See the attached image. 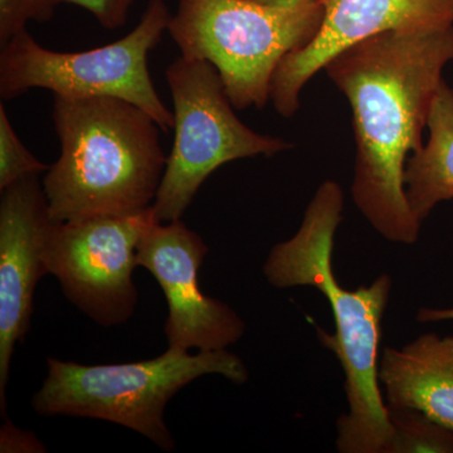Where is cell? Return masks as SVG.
<instances>
[{"label": "cell", "mask_w": 453, "mask_h": 453, "mask_svg": "<svg viewBox=\"0 0 453 453\" xmlns=\"http://www.w3.org/2000/svg\"><path fill=\"white\" fill-rule=\"evenodd\" d=\"M449 61L453 27L381 33L342 50L324 68L353 111V201L393 243H416L421 234L405 195V166L423 146Z\"/></svg>", "instance_id": "1"}, {"label": "cell", "mask_w": 453, "mask_h": 453, "mask_svg": "<svg viewBox=\"0 0 453 453\" xmlns=\"http://www.w3.org/2000/svg\"><path fill=\"white\" fill-rule=\"evenodd\" d=\"M342 211V187L324 181L310 201L299 231L268 253L264 275L280 290L311 286L329 301L335 334L318 327V335L342 366L348 401V412L338 419L336 449L342 453H387L395 428L380 389V347L392 279L380 275L354 290L340 285L333 252Z\"/></svg>", "instance_id": "2"}, {"label": "cell", "mask_w": 453, "mask_h": 453, "mask_svg": "<svg viewBox=\"0 0 453 453\" xmlns=\"http://www.w3.org/2000/svg\"><path fill=\"white\" fill-rule=\"evenodd\" d=\"M52 119L61 154L42 186L53 222L127 216L153 205L168 157L149 113L119 97L55 95Z\"/></svg>", "instance_id": "3"}, {"label": "cell", "mask_w": 453, "mask_h": 453, "mask_svg": "<svg viewBox=\"0 0 453 453\" xmlns=\"http://www.w3.org/2000/svg\"><path fill=\"white\" fill-rule=\"evenodd\" d=\"M47 377L33 395L41 416L103 419L133 429L163 451L175 441L164 421L170 399L203 375L219 374L235 384L249 380V369L228 350L168 349L163 356L124 365H82L49 357Z\"/></svg>", "instance_id": "4"}, {"label": "cell", "mask_w": 453, "mask_h": 453, "mask_svg": "<svg viewBox=\"0 0 453 453\" xmlns=\"http://www.w3.org/2000/svg\"><path fill=\"white\" fill-rule=\"evenodd\" d=\"M320 0L271 7L251 0H179L168 33L181 55L210 62L234 109L271 101L277 67L314 37L323 22Z\"/></svg>", "instance_id": "5"}, {"label": "cell", "mask_w": 453, "mask_h": 453, "mask_svg": "<svg viewBox=\"0 0 453 453\" xmlns=\"http://www.w3.org/2000/svg\"><path fill=\"white\" fill-rule=\"evenodd\" d=\"M172 16L166 0H149L129 35L83 52L44 49L25 29L0 46V97L13 100L33 88L65 97H119L144 110L163 131L173 129L174 115L155 88L148 59Z\"/></svg>", "instance_id": "6"}, {"label": "cell", "mask_w": 453, "mask_h": 453, "mask_svg": "<svg viewBox=\"0 0 453 453\" xmlns=\"http://www.w3.org/2000/svg\"><path fill=\"white\" fill-rule=\"evenodd\" d=\"M165 79L174 107V142L153 203L159 222L180 219L202 184L225 164L273 157L294 146L246 127L210 62L180 56L166 68Z\"/></svg>", "instance_id": "7"}, {"label": "cell", "mask_w": 453, "mask_h": 453, "mask_svg": "<svg viewBox=\"0 0 453 453\" xmlns=\"http://www.w3.org/2000/svg\"><path fill=\"white\" fill-rule=\"evenodd\" d=\"M157 220L151 205L127 216L53 222L46 246L49 275L56 276L65 297L95 323H127L138 305L133 273L139 242Z\"/></svg>", "instance_id": "8"}, {"label": "cell", "mask_w": 453, "mask_h": 453, "mask_svg": "<svg viewBox=\"0 0 453 453\" xmlns=\"http://www.w3.org/2000/svg\"><path fill=\"white\" fill-rule=\"evenodd\" d=\"M208 247L180 219L154 222L138 246V266L159 283L168 303L165 332L169 349L226 350L242 338L246 324L231 306L203 294L199 270Z\"/></svg>", "instance_id": "9"}, {"label": "cell", "mask_w": 453, "mask_h": 453, "mask_svg": "<svg viewBox=\"0 0 453 453\" xmlns=\"http://www.w3.org/2000/svg\"><path fill=\"white\" fill-rule=\"evenodd\" d=\"M324 18L314 37L292 50L277 67L271 101L291 118L301 91L334 57L381 33L453 27V0H320Z\"/></svg>", "instance_id": "10"}, {"label": "cell", "mask_w": 453, "mask_h": 453, "mask_svg": "<svg viewBox=\"0 0 453 453\" xmlns=\"http://www.w3.org/2000/svg\"><path fill=\"white\" fill-rule=\"evenodd\" d=\"M53 220L40 175L20 179L0 198V411H7L12 357L31 327L33 297L44 275Z\"/></svg>", "instance_id": "11"}, {"label": "cell", "mask_w": 453, "mask_h": 453, "mask_svg": "<svg viewBox=\"0 0 453 453\" xmlns=\"http://www.w3.org/2000/svg\"><path fill=\"white\" fill-rule=\"evenodd\" d=\"M380 380L389 408L453 429V336L423 334L403 348L384 349Z\"/></svg>", "instance_id": "12"}, {"label": "cell", "mask_w": 453, "mask_h": 453, "mask_svg": "<svg viewBox=\"0 0 453 453\" xmlns=\"http://www.w3.org/2000/svg\"><path fill=\"white\" fill-rule=\"evenodd\" d=\"M429 139L405 166L408 204L423 223L440 203L453 199V88L443 80L429 112Z\"/></svg>", "instance_id": "13"}, {"label": "cell", "mask_w": 453, "mask_h": 453, "mask_svg": "<svg viewBox=\"0 0 453 453\" xmlns=\"http://www.w3.org/2000/svg\"><path fill=\"white\" fill-rule=\"evenodd\" d=\"M395 434L387 453H453V429L411 410L389 408Z\"/></svg>", "instance_id": "14"}, {"label": "cell", "mask_w": 453, "mask_h": 453, "mask_svg": "<svg viewBox=\"0 0 453 453\" xmlns=\"http://www.w3.org/2000/svg\"><path fill=\"white\" fill-rule=\"evenodd\" d=\"M50 169L26 148L12 127L4 104L0 105V192L20 179L41 175Z\"/></svg>", "instance_id": "15"}, {"label": "cell", "mask_w": 453, "mask_h": 453, "mask_svg": "<svg viewBox=\"0 0 453 453\" xmlns=\"http://www.w3.org/2000/svg\"><path fill=\"white\" fill-rule=\"evenodd\" d=\"M61 4V0H0V46L25 31L28 23H49Z\"/></svg>", "instance_id": "16"}, {"label": "cell", "mask_w": 453, "mask_h": 453, "mask_svg": "<svg viewBox=\"0 0 453 453\" xmlns=\"http://www.w3.org/2000/svg\"><path fill=\"white\" fill-rule=\"evenodd\" d=\"M62 4H73L88 11L105 29L122 28L129 20L131 7L135 0H61Z\"/></svg>", "instance_id": "17"}, {"label": "cell", "mask_w": 453, "mask_h": 453, "mask_svg": "<svg viewBox=\"0 0 453 453\" xmlns=\"http://www.w3.org/2000/svg\"><path fill=\"white\" fill-rule=\"evenodd\" d=\"M0 452L44 453L47 449L33 432L16 427L7 419L0 428Z\"/></svg>", "instance_id": "18"}, {"label": "cell", "mask_w": 453, "mask_h": 453, "mask_svg": "<svg viewBox=\"0 0 453 453\" xmlns=\"http://www.w3.org/2000/svg\"><path fill=\"white\" fill-rule=\"evenodd\" d=\"M417 320L421 323H436V321L453 320V308L429 309L423 308L417 314Z\"/></svg>", "instance_id": "19"}, {"label": "cell", "mask_w": 453, "mask_h": 453, "mask_svg": "<svg viewBox=\"0 0 453 453\" xmlns=\"http://www.w3.org/2000/svg\"><path fill=\"white\" fill-rule=\"evenodd\" d=\"M259 4L271 5V7H292V5L303 4L314 0H251Z\"/></svg>", "instance_id": "20"}]
</instances>
